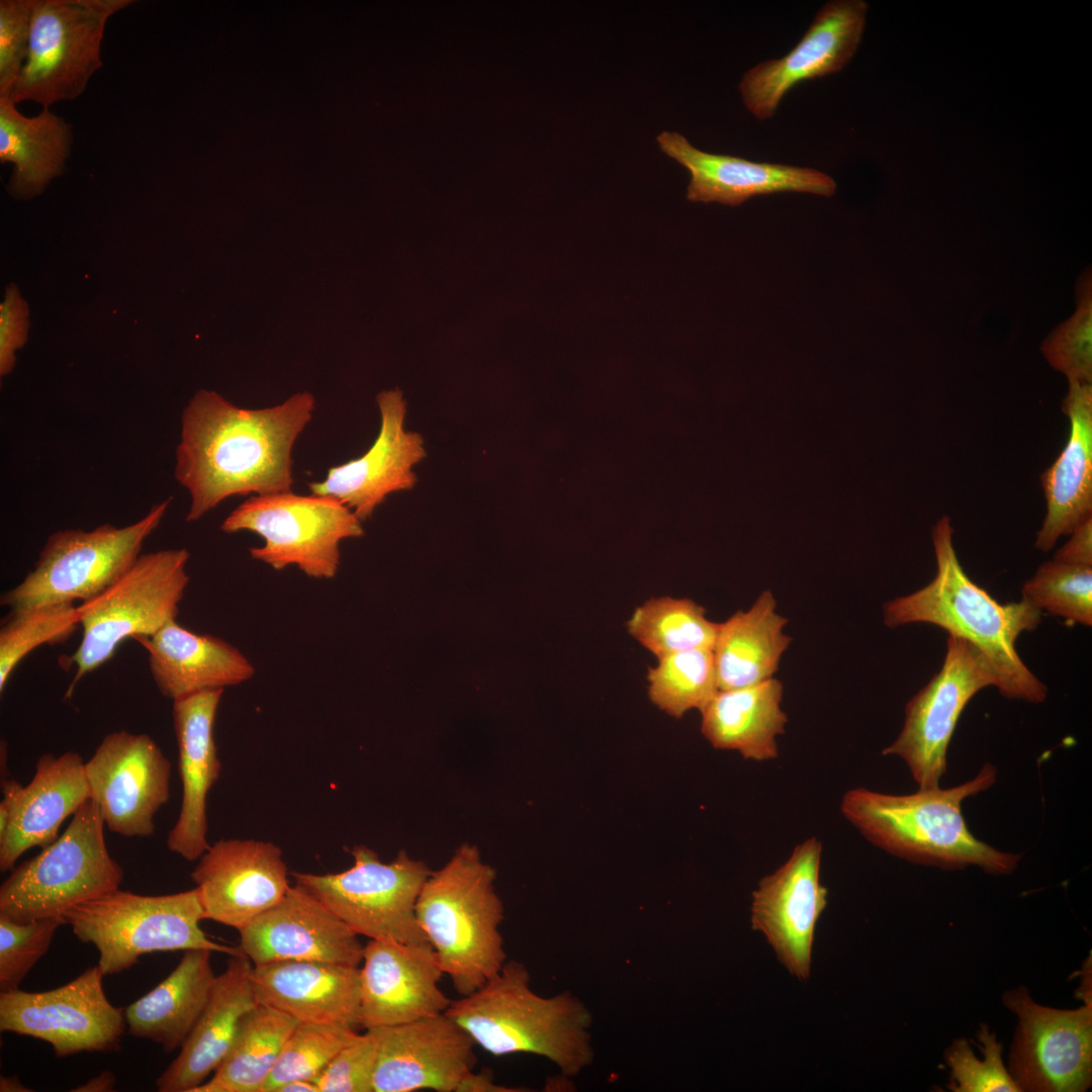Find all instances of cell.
I'll list each match as a JSON object with an SVG mask.
<instances>
[{
  "instance_id": "34",
  "label": "cell",
  "mask_w": 1092,
  "mask_h": 1092,
  "mask_svg": "<svg viewBox=\"0 0 1092 1092\" xmlns=\"http://www.w3.org/2000/svg\"><path fill=\"white\" fill-rule=\"evenodd\" d=\"M72 142V126L49 108L27 117L0 97V162L14 165L6 189L15 199L39 195L62 175Z\"/></svg>"
},
{
  "instance_id": "25",
  "label": "cell",
  "mask_w": 1092,
  "mask_h": 1092,
  "mask_svg": "<svg viewBox=\"0 0 1092 1092\" xmlns=\"http://www.w3.org/2000/svg\"><path fill=\"white\" fill-rule=\"evenodd\" d=\"M657 143L690 172V201L737 206L756 195L803 192L829 197L836 192L834 179L813 168L703 152L677 132L663 131Z\"/></svg>"
},
{
  "instance_id": "2",
  "label": "cell",
  "mask_w": 1092,
  "mask_h": 1092,
  "mask_svg": "<svg viewBox=\"0 0 1092 1092\" xmlns=\"http://www.w3.org/2000/svg\"><path fill=\"white\" fill-rule=\"evenodd\" d=\"M948 517L932 530L936 575L924 587L884 605V623L896 628L912 623L938 626L962 638L985 656L996 676L999 693L1011 700L1042 703L1048 687L1025 665L1016 641L1033 631L1041 612L1026 601L1000 604L964 571L952 543Z\"/></svg>"
},
{
  "instance_id": "38",
  "label": "cell",
  "mask_w": 1092,
  "mask_h": 1092,
  "mask_svg": "<svg viewBox=\"0 0 1092 1092\" xmlns=\"http://www.w3.org/2000/svg\"><path fill=\"white\" fill-rule=\"evenodd\" d=\"M80 626L74 603L11 610L0 628V692L17 664L33 649L66 641Z\"/></svg>"
},
{
  "instance_id": "23",
  "label": "cell",
  "mask_w": 1092,
  "mask_h": 1092,
  "mask_svg": "<svg viewBox=\"0 0 1092 1092\" xmlns=\"http://www.w3.org/2000/svg\"><path fill=\"white\" fill-rule=\"evenodd\" d=\"M1 790V872L12 870L27 849L54 842L65 819L90 799L85 762L74 751L42 754L28 785L4 778Z\"/></svg>"
},
{
  "instance_id": "26",
  "label": "cell",
  "mask_w": 1092,
  "mask_h": 1092,
  "mask_svg": "<svg viewBox=\"0 0 1092 1092\" xmlns=\"http://www.w3.org/2000/svg\"><path fill=\"white\" fill-rule=\"evenodd\" d=\"M223 690H210L173 701V727L178 745L182 800L166 845L186 860L198 859L207 841V794L219 777L213 726Z\"/></svg>"
},
{
  "instance_id": "50",
  "label": "cell",
  "mask_w": 1092,
  "mask_h": 1092,
  "mask_svg": "<svg viewBox=\"0 0 1092 1092\" xmlns=\"http://www.w3.org/2000/svg\"><path fill=\"white\" fill-rule=\"evenodd\" d=\"M277 1092H318L313 1081L294 1080L280 1086Z\"/></svg>"
},
{
  "instance_id": "10",
  "label": "cell",
  "mask_w": 1092,
  "mask_h": 1092,
  "mask_svg": "<svg viewBox=\"0 0 1092 1092\" xmlns=\"http://www.w3.org/2000/svg\"><path fill=\"white\" fill-rule=\"evenodd\" d=\"M348 870L316 875L292 872L294 884L321 902L355 933L369 939L428 942L417 918L421 890L432 873L401 850L389 862L365 845L349 850Z\"/></svg>"
},
{
  "instance_id": "20",
  "label": "cell",
  "mask_w": 1092,
  "mask_h": 1092,
  "mask_svg": "<svg viewBox=\"0 0 1092 1092\" xmlns=\"http://www.w3.org/2000/svg\"><path fill=\"white\" fill-rule=\"evenodd\" d=\"M361 964L359 1024L365 1029L439 1015L452 1002L439 987L444 972L429 942L369 939Z\"/></svg>"
},
{
  "instance_id": "30",
  "label": "cell",
  "mask_w": 1092,
  "mask_h": 1092,
  "mask_svg": "<svg viewBox=\"0 0 1092 1092\" xmlns=\"http://www.w3.org/2000/svg\"><path fill=\"white\" fill-rule=\"evenodd\" d=\"M1063 412L1070 420L1067 444L1058 459L1040 475L1046 514L1035 547L1050 551L1092 517V385L1069 381Z\"/></svg>"
},
{
  "instance_id": "7",
  "label": "cell",
  "mask_w": 1092,
  "mask_h": 1092,
  "mask_svg": "<svg viewBox=\"0 0 1092 1092\" xmlns=\"http://www.w3.org/2000/svg\"><path fill=\"white\" fill-rule=\"evenodd\" d=\"M104 826L88 799L61 836L11 870L0 886V915L17 922L62 918L73 906L118 889L123 870L109 854Z\"/></svg>"
},
{
  "instance_id": "44",
  "label": "cell",
  "mask_w": 1092,
  "mask_h": 1092,
  "mask_svg": "<svg viewBox=\"0 0 1092 1092\" xmlns=\"http://www.w3.org/2000/svg\"><path fill=\"white\" fill-rule=\"evenodd\" d=\"M343 1048L313 1081L318 1092H373L378 1039L373 1029Z\"/></svg>"
},
{
  "instance_id": "11",
  "label": "cell",
  "mask_w": 1092,
  "mask_h": 1092,
  "mask_svg": "<svg viewBox=\"0 0 1092 1092\" xmlns=\"http://www.w3.org/2000/svg\"><path fill=\"white\" fill-rule=\"evenodd\" d=\"M221 531L253 532L264 540L250 549L253 559L275 570L297 566L316 579L334 577L340 566V544L364 534L361 521L346 505L328 495L291 491L253 495L222 522Z\"/></svg>"
},
{
  "instance_id": "6",
  "label": "cell",
  "mask_w": 1092,
  "mask_h": 1092,
  "mask_svg": "<svg viewBox=\"0 0 1092 1092\" xmlns=\"http://www.w3.org/2000/svg\"><path fill=\"white\" fill-rule=\"evenodd\" d=\"M62 918L75 936L93 944L104 976L134 966L157 951L207 949L244 954L240 946L216 942L200 927L204 918L196 889L149 896L115 889L68 909Z\"/></svg>"
},
{
  "instance_id": "14",
  "label": "cell",
  "mask_w": 1092,
  "mask_h": 1092,
  "mask_svg": "<svg viewBox=\"0 0 1092 1092\" xmlns=\"http://www.w3.org/2000/svg\"><path fill=\"white\" fill-rule=\"evenodd\" d=\"M989 686H996V676L985 656L968 641L949 635L941 668L908 702L902 730L883 755L900 757L919 789L938 788L960 716Z\"/></svg>"
},
{
  "instance_id": "46",
  "label": "cell",
  "mask_w": 1092,
  "mask_h": 1092,
  "mask_svg": "<svg viewBox=\"0 0 1092 1092\" xmlns=\"http://www.w3.org/2000/svg\"><path fill=\"white\" fill-rule=\"evenodd\" d=\"M29 327L28 306L14 283L7 285L0 305V375L9 374L16 362L15 351L23 347Z\"/></svg>"
},
{
  "instance_id": "3",
  "label": "cell",
  "mask_w": 1092,
  "mask_h": 1092,
  "mask_svg": "<svg viewBox=\"0 0 1092 1092\" xmlns=\"http://www.w3.org/2000/svg\"><path fill=\"white\" fill-rule=\"evenodd\" d=\"M996 779L997 768L986 762L973 779L948 789L892 795L858 787L844 793L840 811L872 844L903 859L943 870L975 866L991 875H1010L1022 855L976 838L962 814L963 802L989 790Z\"/></svg>"
},
{
  "instance_id": "21",
  "label": "cell",
  "mask_w": 1092,
  "mask_h": 1092,
  "mask_svg": "<svg viewBox=\"0 0 1092 1092\" xmlns=\"http://www.w3.org/2000/svg\"><path fill=\"white\" fill-rule=\"evenodd\" d=\"M370 1029L378 1039L373 1092H456L477 1063L475 1042L446 1012Z\"/></svg>"
},
{
  "instance_id": "27",
  "label": "cell",
  "mask_w": 1092,
  "mask_h": 1092,
  "mask_svg": "<svg viewBox=\"0 0 1092 1092\" xmlns=\"http://www.w3.org/2000/svg\"><path fill=\"white\" fill-rule=\"evenodd\" d=\"M259 1004L301 1024L359 1026L360 969L339 964L285 961L254 966Z\"/></svg>"
},
{
  "instance_id": "32",
  "label": "cell",
  "mask_w": 1092,
  "mask_h": 1092,
  "mask_svg": "<svg viewBox=\"0 0 1092 1092\" xmlns=\"http://www.w3.org/2000/svg\"><path fill=\"white\" fill-rule=\"evenodd\" d=\"M783 684L771 677L746 688L719 690L700 711L701 732L717 749L736 750L743 758L768 761L779 756L777 737L788 716L782 709Z\"/></svg>"
},
{
  "instance_id": "29",
  "label": "cell",
  "mask_w": 1092,
  "mask_h": 1092,
  "mask_svg": "<svg viewBox=\"0 0 1092 1092\" xmlns=\"http://www.w3.org/2000/svg\"><path fill=\"white\" fill-rule=\"evenodd\" d=\"M148 652L149 667L159 692L177 699L210 690H224L249 680L252 662L221 638L196 634L176 620L152 636L138 637Z\"/></svg>"
},
{
  "instance_id": "35",
  "label": "cell",
  "mask_w": 1092,
  "mask_h": 1092,
  "mask_svg": "<svg viewBox=\"0 0 1092 1092\" xmlns=\"http://www.w3.org/2000/svg\"><path fill=\"white\" fill-rule=\"evenodd\" d=\"M297 1024L284 1013L258 1003L244 1017L230 1051L212 1077L193 1092H262Z\"/></svg>"
},
{
  "instance_id": "28",
  "label": "cell",
  "mask_w": 1092,
  "mask_h": 1092,
  "mask_svg": "<svg viewBox=\"0 0 1092 1092\" xmlns=\"http://www.w3.org/2000/svg\"><path fill=\"white\" fill-rule=\"evenodd\" d=\"M245 954L230 956L180 1053L156 1080L160 1092H193L220 1065L246 1014L257 1004Z\"/></svg>"
},
{
  "instance_id": "12",
  "label": "cell",
  "mask_w": 1092,
  "mask_h": 1092,
  "mask_svg": "<svg viewBox=\"0 0 1092 1092\" xmlns=\"http://www.w3.org/2000/svg\"><path fill=\"white\" fill-rule=\"evenodd\" d=\"M131 0H33L27 58L8 97L43 108L73 101L102 67L107 20Z\"/></svg>"
},
{
  "instance_id": "49",
  "label": "cell",
  "mask_w": 1092,
  "mask_h": 1092,
  "mask_svg": "<svg viewBox=\"0 0 1092 1092\" xmlns=\"http://www.w3.org/2000/svg\"><path fill=\"white\" fill-rule=\"evenodd\" d=\"M116 1083L114 1074L110 1071L101 1072L96 1077L89 1079L83 1085L72 1089L76 1092H108L113 1091Z\"/></svg>"
},
{
  "instance_id": "39",
  "label": "cell",
  "mask_w": 1092,
  "mask_h": 1092,
  "mask_svg": "<svg viewBox=\"0 0 1092 1092\" xmlns=\"http://www.w3.org/2000/svg\"><path fill=\"white\" fill-rule=\"evenodd\" d=\"M1021 595L1041 613L1092 625V567L1046 561L1024 582Z\"/></svg>"
},
{
  "instance_id": "36",
  "label": "cell",
  "mask_w": 1092,
  "mask_h": 1092,
  "mask_svg": "<svg viewBox=\"0 0 1092 1092\" xmlns=\"http://www.w3.org/2000/svg\"><path fill=\"white\" fill-rule=\"evenodd\" d=\"M628 633L657 659L691 650H713L719 623L693 600L650 598L637 607L626 622Z\"/></svg>"
},
{
  "instance_id": "41",
  "label": "cell",
  "mask_w": 1092,
  "mask_h": 1092,
  "mask_svg": "<svg viewBox=\"0 0 1092 1092\" xmlns=\"http://www.w3.org/2000/svg\"><path fill=\"white\" fill-rule=\"evenodd\" d=\"M1084 272L1076 285L1077 308L1043 341L1041 352L1069 381H1092V281Z\"/></svg>"
},
{
  "instance_id": "22",
  "label": "cell",
  "mask_w": 1092,
  "mask_h": 1092,
  "mask_svg": "<svg viewBox=\"0 0 1092 1092\" xmlns=\"http://www.w3.org/2000/svg\"><path fill=\"white\" fill-rule=\"evenodd\" d=\"M376 401L381 423L372 446L359 458L331 467L323 480L308 483L312 494L337 498L361 522L389 494L412 489L417 482L414 467L426 457L423 437L404 429L402 391L383 390Z\"/></svg>"
},
{
  "instance_id": "9",
  "label": "cell",
  "mask_w": 1092,
  "mask_h": 1092,
  "mask_svg": "<svg viewBox=\"0 0 1092 1092\" xmlns=\"http://www.w3.org/2000/svg\"><path fill=\"white\" fill-rule=\"evenodd\" d=\"M170 503L167 498L154 505L142 519L123 527L102 524L90 531L66 529L51 534L33 568L1 595V606L17 610L96 597L140 557Z\"/></svg>"
},
{
  "instance_id": "13",
  "label": "cell",
  "mask_w": 1092,
  "mask_h": 1092,
  "mask_svg": "<svg viewBox=\"0 0 1092 1092\" xmlns=\"http://www.w3.org/2000/svg\"><path fill=\"white\" fill-rule=\"evenodd\" d=\"M1076 1009L1034 1001L1024 986L1003 1004L1017 1017L1008 1072L1020 1092H1085L1092 1084V996Z\"/></svg>"
},
{
  "instance_id": "15",
  "label": "cell",
  "mask_w": 1092,
  "mask_h": 1092,
  "mask_svg": "<svg viewBox=\"0 0 1092 1092\" xmlns=\"http://www.w3.org/2000/svg\"><path fill=\"white\" fill-rule=\"evenodd\" d=\"M98 966L56 989L0 992V1029L50 1043L55 1056L117 1050L124 1010L107 999Z\"/></svg>"
},
{
  "instance_id": "16",
  "label": "cell",
  "mask_w": 1092,
  "mask_h": 1092,
  "mask_svg": "<svg viewBox=\"0 0 1092 1092\" xmlns=\"http://www.w3.org/2000/svg\"><path fill=\"white\" fill-rule=\"evenodd\" d=\"M90 799L106 827L125 837L154 834V817L170 797L171 761L147 734H107L85 762Z\"/></svg>"
},
{
  "instance_id": "48",
  "label": "cell",
  "mask_w": 1092,
  "mask_h": 1092,
  "mask_svg": "<svg viewBox=\"0 0 1092 1092\" xmlns=\"http://www.w3.org/2000/svg\"><path fill=\"white\" fill-rule=\"evenodd\" d=\"M523 1087H510L497 1084L493 1078V1072L488 1068H482L475 1072H469L458 1085L456 1092H524Z\"/></svg>"
},
{
  "instance_id": "24",
  "label": "cell",
  "mask_w": 1092,
  "mask_h": 1092,
  "mask_svg": "<svg viewBox=\"0 0 1092 1092\" xmlns=\"http://www.w3.org/2000/svg\"><path fill=\"white\" fill-rule=\"evenodd\" d=\"M239 933V946L254 966L310 961L360 967L363 960L359 935L295 884Z\"/></svg>"
},
{
  "instance_id": "4",
  "label": "cell",
  "mask_w": 1092,
  "mask_h": 1092,
  "mask_svg": "<svg viewBox=\"0 0 1092 1092\" xmlns=\"http://www.w3.org/2000/svg\"><path fill=\"white\" fill-rule=\"evenodd\" d=\"M446 1013L488 1054H533L546 1058L564 1077L592 1065L593 1017L569 991L540 996L530 987V973L510 960L486 984L452 1000Z\"/></svg>"
},
{
  "instance_id": "17",
  "label": "cell",
  "mask_w": 1092,
  "mask_h": 1092,
  "mask_svg": "<svg viewBox=\"0 0 1092 1092\" xmlns=\"http://www.w3.org/2000/svg\"><path fill=\"white\" fill-rule=\"evenodd\" d=\"M868 8L862 0L825 3L786 56L760 62L745 72L739 83L745 107L760 120L771 118L797 84L841 71L859 46Z\"/></svg>"
},
{
  "instance_id": "1",
  "label": "cell",
  "mask_w": 1092,
  "mask_h": 1092,
  "mask_svg": "<svg viewBox=\"0 0 1092 1092\" xmlns=\"http://www.w3.org/2000/svg\"><path fill=\"white\" fill-rule=\"evenodd\" d=\"M315 400L298 392L273 407L247 410L215 391H197L181 416L174 477L189 493L187 522L234 495L291 491V452Z\"/></svg>"
},
{
  "instance_id": "45",
  "label": "cell",
  "mask_w": 1092,
  "mask_h": 1092,
  "mask_svg": "<svg viewBox=\"0 0 1092 1092\" xmlns=\"http://www.w3.org/2000/svg\"><path fill=\"white\" fill-rule=\"evenodd\" d=\"M33 0L0 1V97H8L24 67Z\"/></svg>"
},
{
  "instance_id": "40",
  "label": "cell",
  "mask_w": 1092,
  "mask_h": 1092,
  "mask_svg": "<svg viewBox=\"0 0 1092 1092\" xmlns=\"http://www.w3.org/2000/svg\"><path fill=\"white\" fill-rule=\"evenodd\" d=\"M358 1034L354 1028L346 1026L298 1023L287 1038L262 1092H277L280 1086L294 1080L314 1081Z\"/></svg>"
},
{
  "instance_id": "47",
  "label": "cell",
  "mask_w": 1092,
  "mask_h": 1092,
  "mask_svg": "<svg viewBox=\"0 0 1092 1092\" xmlns=\"http://www.w3.org/2000/svg\"><path fill=\"white\" fill-rule=\"evenodd\" d=\"M1069 535L1071 538L1057 550L1053 560L1092 567V517L1085 519Z\"/></svg>"
},
{
  "instance_id": "8",
  "label": "cell",
  "mask_w": 1092,
  "mask_h": 1092,
  "mask_svg": "<svg viewBox=\"0 0 1092 1092\" xmlns=\"http://www.w3.org/2000/svg\"><path fill=\"white\" fill-rule=\"evenodd\" d=\"M185 548L141 554L133 564L77 611L82 638L70 662L76 672L66 693L108 661L126 639L152 636L176 620L189 582Z\"/></svg>"
},
{
  "instance_id": "43",
  "label": "cell",
  "mask_w": 1092,
  "mask_h": 1092,
  "mask_svg": "<svg viewBox=\"0 0 1092 1092\" xmlns=\"http://www.w3.org/2000/svg\"><path fill=\"white\" fill-rule=\"evenodd\" d=\"M64 924L58 917L17 922L0 915V992L18 989Z\"/></svg>"
},
{
  "instance_id": "37",
  "label": "cell",
  "mask_w": 1092,
  "mask_h": 1092,
  "mask_svg": "<svg viewBox=\"0 0 1092 1092\" xmlns=\"http://www.w3.org/2000/svg\"><path fill=\"white\" fill-rule=\"evenodd\" d=\"M657 660L656 666L648 667V697L673 718L701 711L719 691L711 649L679 651Z\"/></svg>"
},
{
  "instance_id": "42",
  "label": "cell",
  "mask_w": 1092,
  "mask_h": 1092,
  "mask_svg": "<svg viewBox=\"0 0 1092 1092\" xmlns=\"http://www.w3.org/2000/svg\"><path fill=\"white\" fill-rule=\"evenodd\" d=\"M983 1059L979 1060L966 1038H956L944 1052L949 1069L947 1087L954 1092H1020L1002 1059V1044L986 1023L977 1031Z\"/></svg>"
},
{
  "instance_id": "19",
  "label": "cell",
  "mask_w": 1092,
  "mask_h": 1092,
  "mask_svg": "<svg viewBox=\"0 0 1092 1092\" xmlns=\"http://www.w3.org/2000/svg\"><path fill=\"white\" fill-rule=\"evenodd\" d=\"M821 856V841L807 838L752 894V928L765 935L781 963L800 980L810 975L815 925L827 904Z\"/></svg>"
},
{
  "instance_id": "18",
  "label": "cell",
  "mask_w": 1092,
  "mask_h": 1092,
  "mask_svg": "<svg viewBox=\"0 0 1092 1092\" xmlns=\"http://www.w3.org/2000/svg\"><path fill=\"white\" fill-rule=\"evenodd\" d=\"M191 873L204 918L238 931L279 903L288 889L280 847L253 839H220Z\"/></svg>"
},
{
  "instance_id": "51",
  "label": "cell",
  "mask_w": 1092,
  "mask_h": 1092,
  "mask_svg": "<svg viewBox=\"0 0 1092 1092\" xmlns=\"http://www.w3.org/2000/svg\"><path fill=\"white\" fill-rule=\"evenodd\" d=\"M0 1091L1 1092H27V1091H30V1090L27 1089L19 1081L18 1078H16L15 1076H11V1077H1Z\"/></svg>"
},
{
  "instance_id": "33",
  "label": "cell",
  "mask_w": 1092,
  "mask_h": 1092,
  "mask_svg": "<svg viewBox=\"0 0 1092 1092\" xmlns=\"http://www.w3.org/2000/svg\"><path fill=\"white\" fill-rule=\"evenodd\" d=\"M776 609V599L767 589L747 611H737L719 623L712 650L719 690L750 687L776 673L792 641L783 632L788 620Z\"/></svg>"
},
{
  "instance_id": "31",
  "label": "cell",
  "mask_w": 1092,
  "mask_h": 1092,
  "mask_svg": "<svg viewBox=\"0 0 1092 1092\" xmlns=\"http://www.w3.org/2000/svg\"><path fill=\"white\" fill-rule=\"evenodd\" d=\"M210 950L188 949L170 975L124 1009L128 1032L161 1044L165 1053L183 1045L211 994Z\"/></svg>"
},
{
  "instance_id": "5",
  "label": "cell",
  "mask_w": 1092,
  "mask_h": 1092,
  "mask_svg": "<svg viewBox=\"0 0 1092 1092\" xmlns=\"http://www.w3.org/2000/svg\"><path fill=\"white\" fill-rule=\"evenodd\" d=\"M494 883L495 871L478 848L463 844L430 874L417 901L418 922L460 996L478 990L507 962Z\"/></svg>"
}]
</instances>
